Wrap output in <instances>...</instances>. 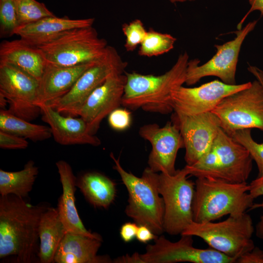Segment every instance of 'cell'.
Returning a JSON list of instances; mask_svg holds the SVG:
<instances>
[{"mask_svg":"<svg viewBox=\"0 0 263 263\" xmlns=\"http://www.w3.org/2000/svg\"><path fill=\"white\" fill-rule=\"evenodd\" d=\"M96 60L73 66H58L46 63L39 81L38 106L50 104L66 94Z\"/></svg>","mask_w":263,"mask_h":263,"instance_id":"cell-19","label":"cell"},{"mask_svg":"<svg viewBox=\"0 0 263 263\" xmlns=\"http://www.w3.org/2000/svg\"><path fill=\"white\" fill-rule=\"evenodd\" d=\"M246 182L232 183L210 178H197L192 204L193 221L212 222L226 215L242 214L254 204Z\"/></svg>","mask_w":263,"mask_h":263,"instance_id":"cell-3","label":"cell"},{"mask_svg":"<svg viewBox=\"0 0 263 263\" xmlns=\"http://www.w3.org/2000/svg\"><path fill=\"white\" fill-rule=\"evenodd\" d=\"M258 207L263 208V202L261 204H254L250 209H253ZM256 235L259 238L263 239V212L260 220L256 226Z\"/></svg>","mask_w":263,"mask_h":263,"instance_id":"cell-41","label":"cell"},{"mask_svg":"<svg viewBox=\"0 0 263 263\" xmlns=\"http://www.w3.org/2000/svg\"><path fill=\"white\" fill-rule=\"evenodd\" d=\"M238 263H263V251L259 247L254 248L244 253L236 261Z\"/></svg>","mask_w":263,"mask_h":263,"instance_id":"cell-35","label":"cell"},{"mask_svg":"<svg viewBox=\"0 0 263 263\" xmlns=\"http://www.w3.org/2000/svg\"><path fill=\"white\" fill-rule=\"evenodd\" d=\"M127 65L116 50L108 45L103 56L81 75L71 89L48 105L62 114L78 116L90 95L111 75L124 73Z\"/></svg>","mask_w":263,"mask_h":263,"instance_id":"cell-9","label":"cell"},{"mask_svg":"<svg viewBox=\"0 0 263 263\" xmlns=\"http://www.w3.org/2000/svg\"><path fill=\"white\" fill-rule=\"evenodd\" d=\"M254 231L251 217L244 212L229 215L226 220L217 223L193 221L181 234L199 237L210 248L236 261L254 248L251 239Z\"/></svg>","mask_w":263,"mask_h":263,"instance_id":"cell-5","label":"cell"},{"mask_svg":"<svg viewBox=\"0 0 263 263\" xmlns=\"http://www.w3.org/2000/svg\"><path fill=\"white\" fill-rule=\"evenodd\" d=\"M176 40V38L169 34L150 28L140 44L138 54L147 57L163 55L173 48Z\"/></svg>","mask_w":263,"mask_h":263,"instance_id":"cell-28","label":"cell"},{"mask_svg":"<svg viewBox=\"0 0 263 263\" xmlns=\"http://www.w3.org/2000/svg\"><path fill=\"white\" fill-rule=\"evenodd\" d=\"M19 26L13 0H0V37L5 38L15 35Z\"/></svg>","mask_w":263,"mask_h":263,"instance_id":"cell-31","label":"cell"},{"mask_svg":"<svg viewBox=\"0 0 263 263\" xmlns=\"http://www.w3.org/2000/svg\"><path fill=\"white\" fill-rule=\"evenodd\" d=\"M251 83L230 85L215 80L196 87L181 86L172 91L171 105L174 112L184 115L212 112L225 97L248 87Z\"/></svg>","mask_w":263,"mask_h":263,"instance_id":"cell-13","label":"cell"},{"mask_svg":"<svg viewBox=\"0 0 263 263\" xmlns=\"http://www.w3.org/2000/svg\"><path fill=\"white\" fill-rule=\"evenodd\" d=\"M191 235L181 234L176 242L161 235L153 244H148L140 256L144 263H233L235 260L211 248L201 249L193 246Z\"/></svg>","mask_w":263,"mask_h":263,"instance_id":"cell-12","label":"cell"},{"mask_svg":"<svg viewBox=\"0 0 263 263\" xmlns=\"http://www.w3.org/2000/svg\"><path fill=\"white\" fill-rule=\"evenodd\" d=\"M67 232L57 208L49 207L41 215L38 225L40 263H54L56 250Z\"/></svg>","mask_w":263,"mask_h":263,"instance_id":"cell-24","label":"cell"},{"mask_svg":"<svg viewBox=\"0 0 263 263\" xmlns=\"http://www.w3.org/2000/svg\"><path fill=\"white\" fill-rule=\"evenodd\" d=\"M19 26L55 16L43 3L36 0H13Z\"/></svg>","mask_w":263,"mask_h":263,"instance_id":"cell-29","label":"cell"},{"mask_svg":"<svg viewBox=\"0 0 263 263\" xmlns=\"http://www.w3.org/2000/svg\"><path fill=\"white\" fill-rule=\"evenodd\" d=\"M102 240L67 232L55 254L56 263H111L107 255H98Z\"/></svg>","mask_w":263,"mask_h":263,"instance_id":"cell-22","label":"cell"},{"mask_svg":"<svg viewBox=\"0 0 263 263\" xmlns=\"http://www.w3.org/2000/svg\"><path fill=\"white\" fill-rule=\"evenodd\" d=\"M39 81L12 65L0 63V104L15 115L30 121L40 112L37 105Z\"/></svg>","mask_w":263,"mask_h":263,"instance_id":"cell-10","label":"cell"},{"mask_svg":"<svg viewBox=\"0 0 263 263\" xmlns=\"http://www.w3.org/2000/svg\"><path fill=\"white\" fill-rule=\"evenodd\" d=\"M248 70L263 86V71L257 67L251 65L248 67Z\"/></svg>","mask_w":263,"mask_h":263,"instance_id":"cell-42","label":"cell"},{"mask_svg":"<svg viewBox=\"0 0 263 263\" xmlns=\"http://www.w3.org/2000/svg\"><path fill=\"white\" fill-rule=\"evenodd\" d=\"M42 120L49 125L52 136L62 145H89L98 146L100 139L88 131L85 121L81 118L64 116L48 104L39 106Z\"/></svg>","mask_w":263,"mask_h":263,"instance_id":"cell-18","label":"cell"},{"mask_svg":"<svg viewBox=\"0 0 263 263\" xmlns=\"http://www.w3.org/2000/svg\"><path fill=\"white\" fill-rule=\"evenodd\" d=\"M94 21V18L71 19L68 17H48L19 26L15 35L28 44L38 47L68 30L92 26Z\"/></svg>","mask_w":263,"mask_h":263,"instance_id":"cell-21","label":"cell"},{"mask_svg":"<svg viewBox=\"0 0 263 263\" xmlns=\"http://www.w3.org/2000/svg\"><path fill=\"white\" fill-rule=\"evenodd\" d=\"M171 119L184 140L187 165H192L212 147L221 128L220 120L212 112L191 115L174 112Z\"/></svg>","mask_w":263,"mask_h":263,"instance_id":"cell-14","label":"cell"},{"mask_svg":"<svg viewBox=\"0 0 263 263\" xmlns=\"http://www.w3.org/2000/svg\"><path fill=\"white\" fill-rule=\"evenodd\" d=\"M0 130L34 142L45 140L52 136L49 127L31 123L5 109L0 111Z\"/></svg>","mask_w":263,"mask_h":263,"instance_id":"cell-27","label":"cell"},{"mask_svg":"<svg viewBox=\"0 0 263 263\" xmlns=\"http://www.w3.org/2000/svg\"><path fill=\"white\" fill-rule=\"evenodd\" d=\"M249 193L254 199L263 196V176L257 177L249 184Z\"/></svg>","mask_w":263,"mask_h":263,"instance_id":"cell-38","label":"cell"},{"mask_svg":"<svg viewBox=\"0 0 263 263\" xmlns=\"http://www.w3.org/2000/svg\"><path fill=\"white\" fill-rule=\"evenodd\" d=\"M38 173V168L32 160L29 161L19 171H7L0 169V195L12 194L25 198L32 190Z\"/></svg>","mask_w":263,"mask_h":263,"instance_id":"cell-26","label":"cell"},{"mask_svg":"<svg viewBox=\"0 0 263 263\" xmlns=\"http://www.w3.org/2000/svg\"><path fill=\"white\" fill-rule=\"evenodd\" d=\"M158 236L147 226L144 225L138 226L136 238L139 242L147 243L151 240H154Z\"/></svg>","mask_w":263,"mask_h":263,"instance_id":"cell-37","label":"cell"},{"mask_svg":"<svg viewBox=\"0 0 263 263\" xmlns=\"http://www.w3.org/2000/svg\"><path fill=\"white\" fill-rule=\"evenodd\" d=\"M251 130L246 129L236 131L231 136L249 152L257 166L258 177H261L263 176V143H257L253 139Z\"/></svg>","mask_w":263,"mask_h":263,"instance_id":"cell-30","label":"cell"},{"mask_svg":"<svg viewBox=\"0 0 263 263\" xmlns=\"http://www.w3.org/2000/svg\"><path fill=\"white\" fill-rule=\"evenodd\" d=\"M249 3L250 5V8L246 15L238 25V29L242 28V26L244 21L245 20L247 16L252 12L254 11H258L261 13V14H263V0H249Z\"/></svg>","mask_w":263,"mask_h":263,"instance_id":"cell-40","label":"cell"},{"mask_svg":"<svg viewBox=\"0 0 263 263\" xmlns=\"http://www.w3.org/2000/svg\"><path fill=\"white\" fill-rule=\"evenodd\" d=\"M62 194L58 199L57 210L59 217L67 231L94 238L102 240L101 236L88 230L84 225L75 204L76 179L68 163L59 160L56 163Z\"/></svg>","mask_w":263,"mask_h":263,"instance_id":"cell-20","label":"cell"},{"mask_svg":"<svg viewBox=\"0 0 263 263\" xmlns=\"http://www.w3.org/2000/svg\"><path fill=\"white\" fill-rule=\"evenodd\" d=\"M48 207L45 204L30 205L12 194L0 195V259L14 256L19 263L39 261L38 225Z\"/></svg>","mask_w":263,"mask_h":263,"instance_id":"cell-1","label":"cell"},{"mask_svg":"<svg viewBox=\"0 0 263 263\" xmlns=\"http://www.w3.org/2000/svg\"><path fill=\"white\" fill-rule=\"evenodd\" d=\"M188 175L185 167L173 174L156 175V187L165 207L164 231L171 235L181 234L193 222L195 183L188 180Z\"/></svg>","mask_w":263,"mask_h":263,"instance_id":"cell-7","label":"cell"},{"mask_svg":"<svg viewBox=\"0 0 263 263\" xmlns=\"http://www.w3.org/2000/svg\"><path fill=\"white\" fill-rule=\"evenodd\" d=\"M122 30L126 37L124 47L128 52L134 51L140 45L147 33L143 22L139 19L124 24Z\"/></svg>","mask_w":263,"mask_h":263,"instance_id":"cell-32","label":"cell"},{"mask_svg":"<svg viewBox=\"0 0 263 263\" xmlns=\"http://www.w3.org/2000/svg\"><path fill=\"white\" fill-rule=\"evenodd\" d=\"M222 129L231 136L239 130L263 132V86L257 79L247 87L225 97L212 110Z\"/></svg>","mask_w":263,"mask_h":263,"instance_id":"cell-8","label":"cell"},{"mask_svg":"<svg viewBox=\"0 0 263 263\" xmlns=\"http://www.w3.org/2000/svg\"><path fill=\"white\" fill-rule=\"evenodd\" d=\"M139 134L152 147L148 161L150 170L173 174L176 171L175 165L178 151L185 148L177 124L172 121L162 127L156 123L146 124L139 129Z\"/></svg>","mask_w":263,"mask_h":263,"instance_id":"cell-15","label":"cell"},{"mask_svg":"<svg viewBox=\"0 0 263 263\" xmlns=\"http://www.w3.org/2000/svg\"><path fill=\"white\" fill-rule=\"evenodd\" d=\"M0 63L14 66L38 81L46 65L38 48L21 38L1 42L0 44Z\"/></svg>","mask_w":263,"mask_h":263,"instance_id":"cell-23","label":"cell"},{"mask_svg":"<svg viewBox=\"0 0 263 263\" xmlns=\"http://www.w3.org/2000/svg\"><path fill=\"white\" fill-rule=\"evenodd\" d=\"M126 83L125 74L113 75L88 97L78 115L85 121L91 134L95 135L102 120L122 105Z\"/></svg>","mask_w":263,"mask_h":263,"instance_id":"cell-16","label":"cell"},{"mask_svg":"<svg viewBox=\"0 0 263 263\" xmlns=\"http://www.w3.org/2000/svg\"><path fill=\"white\" fill-rule=\"evenodd\" d=\"M76 186L94 207L107 208L113 202L116 185L107 176L97 172H88L76 180Z\"/></svg>","mask_w":263,"mask_h":263,"instance_id":"cell-25","label":"cell"},{"mask_svg":"<svg viewBox=\"0 0 263 263\" xmlns=\"http://www.w3.org/2000/svg\"><path fill=\"white\" fill-rule=\"evenodd\" d=\"M114 169L120 175L128 192L126 215L138 225L148 227L155 235L164 232L165 207L163 199L158 191L156 178L157 172L146 168L141 177L126 171L113 153L110 154Z\"/></svg>","mask_w":263,"mask_h":263,"instance_id":"cell-4","label":"cell"},{"mask_svg":"<svg viewBox=\"0 0 263 263\" xmlns=\"http://www.w3.org/2000/svg\"><path fill=\"white\" fill-rule=\"evenodd\" d=\"M107 46L106 40L90 26L68 30L37 47L47 63L73 66L97 60Z\"/></svg>","mask_w":263,"mask_h":263,"instance_id":"cell-6","label":"cell"},{"mask_svg":"<svg viewBox=\"0 0 263 263\" xmlns=\"http://www.w3.org/2000/svg\"><path fill=\"white\" fill-rule=\"evenodd\" d=\"M26 139L0 130V148L3 149H25L28 146Z\"/></svg>","mask_w":263,"mask_h":263,"instance_id":"cell-34","label":"cell"},{"mask_svg":"<svg viewBox=\"0 0 263 263\" xmlns=\"http://www.w3.org/2000/svg\"><path fill=\"white\" fill-rule=\"evenodd\" d=\"M138 226L135 222L124 224L120 230V236L122 240L125 243L132 241L136 237Z\"/></svg>","mask_w":263,"mask_h":263,"instance_id":"cell-36","label":"cell"},{"mask_svg":"<svg viewBox=\"0 0 263 263\" xmlns=\"http://www.w3.org/2000/svg\"><path fill=\"white\" fill-rule=\"evenodd\" d=\"M257 20L248 22L235 33L236 37L223 44H216V54L206 63L200 65V60H188L185 83L188 85L196 84L200 80L209 76L219 78L227 84H236L235 75L241 48L247 36L255 28Z\"/></svg>","mask_w":263,"mask_h":263,"instance_id":"cell-11","label":"cell"},{"mask_svg":"<svg viewBox=\"0 0 263 263\" xmlns=\"http://www.w3.org/2000/svg\"><path fill=\"white\" fill-rule=\"evenodd\" d=\"M108 121L113 129L117 131H124L131 125V113L126 109L118 107L108 115Z\"/></svg>","mask_w":263,"mask_h":263,"instance_id":"cell-33","label":"cell"},{"mask_svg":"<svg viewBox=\"0 0 263 263\" xmlns=\"http://www.w3.org/2000/svg\"><path fill=\"white\" fill-rule=\"evenodd\" d=\"M188 60L187 52L181 54L173 66L160 75L125 71L126 83L122 105L132 110L141 108L162 114L173 112L171 93L185 83Z\"/></svg>","mask_w":263,"mask_h":263,"instance_id":"cell-2","label":"cell"},{"mask_svg":"<svg viewBox=\"0 0 263 263\" xmlns=\"http://www.w3.org/2000/svg\"><path fill=\"white\" fill-rule=\"evenodd\" d=\"M114 263H144L142 260L140 254L135 252L132 255L126 254L114 259L113 261Z\"/></svg>","mask_w":263,"mask_h":263,"instance_id":"cell-39","label":"cell"},{"mask_svg":"<svg viewBox=\"0 0 263 263\" xmlns=\"http://www.w3.org/2000/svg\"><path fill=\"white\" fill-rule=\"evenodd\" d=\"M213 147L217 156L215 179L232 183L246 182L253 161L247 150L221 128Z\"/></svg>","mask_w":263,"mask_h":263,"instance_id":"cell-17","label":"cell"},{"mask_svg":"<svg viewBox=\"0 0 263 263\" xmlns=\"http://www.w3.org/2000/svg\"><path fill=\"white\" fill-rule=\"evenodd\" d=\"M172 3L183 2L187 1H192L194 0H169Z\"/></svg>","mask_w":263,"mask_h":263,"instance_id":"cell-43","label":"cell"}]
</instances>
